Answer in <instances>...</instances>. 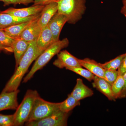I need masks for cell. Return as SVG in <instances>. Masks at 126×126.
Segmentation results:
<instances>
[{"label": "cell", "mask_w": 126, "mask_h": 126, "mask_svg": "<svg viewBox=\"0 0 126 126\" xmlns=\"http://www.w3.org/2000/svg\"><path fill=\"white\" fill-rule=\"evenodd\" d=\"M43 52L39 49L36 40L30 42L28 49L21 59L19 65L16 68L15 72L2 92H9L17 90L30 65Z\"/></svg>", "instance_id": "cell-1"}, {"label": "cell", "mask_w": 126, "mask_h": 126, "mask_svg": "<svg viewBox=\"0 0 126 126\" xmlns=\"http://www.w3.org/2000/svg\"><path fill=\"white\" fill-rule=\"evenodd\" d=\"M69 41L67 38L54 42L44 51L36 59L31 70L24 78L23 83H26L33 77L37 71L41 69L61 50L68 47Z\"/></svg>", "instance_id": "cell-2"}, {"label": "cell", "mask_w": 126, "mask_h": 126, "mask_svg": "<svg viewBox=\"0 0 126 126\" xmlns=\"http://www.w3.org/2000/svg\"><path fill=\"white\" fill-rule=\"evenodd\" d=\"M58 4V13L67 16L70 24L80 20L86 10V0H59Z\"/></svg>", "instance_id": "cell-3"}, {"label": "cell", "mask_w": 126, "mask_h": 126, "mask_svg": "<svg viewBox=\"0 0 126 126\" xmlns=\"http://www.w3.org/2000/svg\"><path fill=\"white\" fill-rule=\"evenodd\" d=\"M60 103L47 101L41 98L39 95L34 100L33 108L27 122L39 121L47 117L59 110Z\"/></svg>", "instance_id": "cell-4"}, {"label": "cell", "mask_w": 126, "mask_h": 126, "mask_svg": "<svg viewBox=\"0 0 126 126\" xmlns=\"http://www.w3.org/2000/svg\"><path fill=\"white\" fill-rule=\"evenodd\" d=\"M39 95L36 90H29L14 113V126H22L27 122L31 112L35 98Z\"/></svg>", "instance_id": "cell-5"}, {"label": "cell", "mask_w": 126, "mask_h": 126, "mask_svg": "<svg viewBox=\"0 0 126 126\" xmlns=\"http://www.w3.org/2000/svg\"><path fill=\"white\" fill-rule=\"evenodd\" d=\"M69 113L59 110L47 117L39 120L26 122L27 126H67Z\"/></svg>", "instance_id": "cell-6"}, {"label": "cell", "mask_w": 126, "mask_h": 126, "mask_svg": "<svg viewBox=\"0 0 126 126\" xmlns=\"http://www.w3.org/2000/svg\"><path fill=\"white\" fill-rule=\"evenodd\" d=\"M53 64L60 69L82 67L79 62L78 59L65 50L60 51L57 54V59L55 60Z\"/></svg>", "instance_id": "cell-7"}, {"label": "cell", "mask_w": 126, "mask_h": 126, "mask_svg": "<svg viewBox=\"0 0 126 126\" xmlns=\"http://www.w3.org/2000/svg\"><path fill=\"white\" fill-rule=\"evenodd\" d=\"M44 6L41 5H33L30 7L21 9L10 8L0 12L20 18H27L40 14Z\"/></svg>", "instance_id": "cell-8"}, {"label": "cell", "mask_w": 126, "mask_h": 126, "mask_svg": "<svg viewBox=\"0 0 126 126\" xmlns=\"http://www.w3.org/2000/svg\"><path fill=\"white\" fill-rule=\"evenodd\" d=\"M20 90L1 92L0 94V111L6 110H16L18 103L17 96Z\"/></svg>", "instance_id": "cell-9"}, {"label": "cell", "mask_w": 126, "mask_h": 126, "mask_svg": "<svg viewBox=\"0 0 126 126\" xmlns=\"http://www.w3.org/2000/svg\"><path fill=\"white\" fill-rule=\"evenodd\" d=\"M67 16L58 12L52 17L47 25L51 31L55 42L59 40V36L64 25L67 22Z\"/></svg>", "instance_id": "cell-10"}, {"label": "cell", "mask_w": 126, "mask_h": 126, "mask_svg": "<svg viewBox=\"0 0 126 126\" xmlns=\"http://www.w3.org/2000/svg\"><path fill=\"white\" fill-rule=\"evenodd\" d=\"M40 14L27 18H23L0 12V28L3 29L14 25L35 19L39 17Z\"/></svg>", "instance_id": "cell-11"}, {"label": "cell", "mask_w": 126, "mask_h": 126, "mask_svg": "<svg viewBox=\"0 0 126 126\" xmlns=\"http://www.w3.org/2000/svg\"><path fill=\"white\" fill-rule=\"evenodd\" d=\"M39 18L34 20L31 24L26 28L18 38L24 40L29 43L36 40L42 29L38 23Z\"/></svg>", "instance_id": "cell-12"}, {"label": "cell", "mask_w": 126, "mask_h": 126, "mask_svg": "<svg viewBox=\"0 0 126 126\" xmlns=\"http://www.w3.org/2000/svg\"><path fill=\"white\" fill-rule=\"evenodd\" d=\"M58 11L57 2H52L45 6L38 20L39 25L42 29L47 25Z\"/></svg>", "instance_id": "cell-13"}, {"label": "cell", "mask_w": 126, "mask_h": 126, "mask_svg": "<svg viewBox=\"0 0 126 126\" xmlns=\"http://www.w3.org/2000/svg\"><path fill=\"white\" fill-rule=\"evenodd\" d=\"M54 42L53 34L47 25L42 29L36 40L37 46L40 50L44 52Z\"/></svg>", "instance_id": "cell-14"}, {"label": "cell", "mask_w": 126, "mask_h": 126, "mask_svg": "<svg viewBox=\"0 0 126 126\" xmlns=\"http://www.w3.org/2000/svg\"><path fill=\"white\" fill-rule=\"evenodd\" d=\"M92 85L93 87L102 93L111 101L116 100L113 96L111 89V85H110L103 78L94 76Z\"/></svg>", "instance_id": "cell-15"}, {"label": "cell", "mask_w": 126, "mask_h": 126, "mask_svg": "<svg viewBox=\"0 0 126 126\" xmlns=\"http://www.w3.org/2000/svg\"><path fill=\"white\" fill-rule=\"evenodd\" d=\"M93 94V90L84 84L82 80L79 78L77 79L75 87L70 94L75 99L79 101L92 96Z\"/></svg>", "instance_id": "cell-16"}, {"label": "cell", "mask_w": 126, "mask_h": 126, "mask_svg": "<svg viewBox=\"0 0 126 126\" xmlns=\"http://www.w3.org/2000/svg\"><path fill=\"white\" fill-rule=\"evenodd\" d=\"M30 43L20 38H16L12 47L15 59L16 68L18 67L21 59L28 49Z\"/></svg>", "instance_id": "cell-17"}, {"label": "cell", "mask_w": 126, "mask_h": 126, "mask_svg": "<svg viewBox=\"0 0 126 126\" xmlns=\"http://www.w3.org/2000/svg\"><path fill=\"white\" fill-rule=\"evenodd\" d=\"M78 60L82 67L86 68L95 76L104 78L105 69L100 65V63L88 58L83 59H78Z\"/></svg>", "instance_id": "cell-18"}, {"label": "cell", "mask_w": 126, "mask_h": 126, "mask_svg": "<svg viewBox=\"0 0 126 126\" xmlns=\"http://www.w3.org/2000/svg\"><path fill=\"white\" fill-rule=\"evenodd\" d=\"M35 19L14 25L5 28L3 30L10 36L14 38H18L22 32Z\"/></svg>", "instance_id": "cell-19"}, {"label": "cell", "mask_w": 126, "mask_h": 126, "mask_svg": "<svg viewBox=\"0 0 126 126\" xmlns=\"http://www.w3.org/2000/svg\"><path fill=\"white\" fill-rule=\"evenodd\" d=\"M80 101H78L70 94H68L67 98L60 102L59 109L63 112L69 113L77 106H79Z\"/></svg>", "instance_id": "cell-20"}, {"label": "cell", "mask_w": 126, "mask_h": 126, "mask_svg": "<svg viewBox=\"0 0 126 126\" xmlns=\"http://www.w3.org/2000/svg\"><path fill=\"white\" fill-rule=\"evenodd\" d=\"M126 56V53L118 56L115 58L104 63H100L104 69L116 70L121 66L123 60Z\"/></svg>", "instance_id": "cell-21"}, {"label": "cell", "mask_w": 126, "mask_h": 126, "mask_svg": "<svg viewBox=\"0 0 126 126\" xmlns=\"http://www.w3.org/2000/svg\"><path fill=\"white\" fill-rule=\"evenodd\" d=\"M124 83L123 75H119L116 80L111 85L113 94L115 99L119 98L124 87Z\"/></svg>", "instance_id": "cell-22"}, {"label": "cell", "mask_w": 126, "mask_h": 126, "mask_svg": "<svg viewBox=\"0 0 126 126\" xmlns=\"http://www.w3.org/2000/svg\"><path fill=\"white\" fill-rule=\"evenodd\" d=\"M66 69L76 73L77 74L85 78L89 81H91L93 80L95 76L89 70L83 68L82 67H70L66 68Z\"/></svg>", "instance_id": "cell-23"}, {"label": "cell", "mask_w": 126, "mask_h": 126, "mask_svg": "<svg viewBox=\"0 0 126 126\" xmlns=\"http://www.w3.org/2000/svg\"><path fill=\"white\" fill-rule=\"evenodd\" d=\"M16 38L10 36L3 29L0 30V44H1L12 48Z\"/></svg>", "instance_id": "cell-24"}, {"label": "cell", "mask_w": 126, "mask_h": 126, "mask_svg": "<svg viewBox=\"0 0 126 126\" xmlns=\"http://www.w3.org/2000/svg\"><path fill=\"white\" fill-rule=\"evenodd\" d=\"M118 75V71L116 70L105 69L104 79L112 85L117 78Z\"/></svg>", "instance_id": "cell-25"}, {"label": "cell", "mask_w": 126, "mask_h": 126, "mask_svg": "<svg viewBox=\"0 0 126 126\" xmlns=\"http://www.w3.org/2000/svg\"><path fill=\"white\" fill-rule=\"evenodd\" d=\"M15 116L0 114V126H14Z\"/></svg>", "instance_id": "cell-26"}, {"label": "cell", "mask_w": 126, "mask_h": 126, "mask_svg": "<svg viewBox=\"0 0 126 126\" xmlns=\"http://www.w3.org/2000/svg\"><path fill=\"white\" fill-rule=\"evenodd\" d=\"M34 0H0V1L4 2V6L11 4H24L27 5L30 3L33 2Z\"/></svg>", "instance_id": "cell-27"}, {"label": "cell", "mask_w": 126, "mask_h": 126, "mask_svg": "<svg viewBox=\"0 0 126 126\" xmlns=\"http://www.w3.org/2000/svg\"><path fill=\"white\" fill-rule=\"evenodd\" d=\"M59 0H34L33 5H41L45 6L52 2H59Z\"/></svg>", "instance_id": "cell-28"}, {"label": "cell", "mask_w": 126, "mask_h": 126, "mask_svg": "<svg viewBox=\"0 0 126 126\" xmlns=\"http://www.w3.org/2000/svg\"><path fill=\"white\" fill-rule=\"evenodd\" d=\"M118 75H123L126 72V56L124 58L121 66L118 68Z\"/></svg>", "instance_id": "cell-29"}, {"label": "cell", "mask_w": 126, "mask_h": 126, "mask_svg": "<svg viewBox=\"0 0 126 126\" xmlns=\"http://www.w3.org/2000/svg\"><path fill=\"white\" fill-rule=\"evenodd\" d=\"M124 79V86L119 98H123L126 97V72L123 75Z\"/></svg>", "instance_id": "cell-30"}, {"label": "cell", "mask_w": 126, "mask_h": 126, "mask_svg": "<svg viewBox=\"0 0 126 126\" xmlns=\"http://www.w3.org/2000/svg\"><path fill=\"white\" fill-rule=\"evenodd\" d=\"M0 50H4L6 52H13V49L12 47L5 46L0 44Z\"/></svg>", "instance_id": "cell-31"}, {"label": "cell", "mask_w": 126, "mask_h": 126, "mask_svg": "<svg viewBox=\"0 0 126 126\" xmlns=\"http://www.w3.org/2000/svg\"><path fill=\"white\" fill-rule=\"evenodd\" d=\"M123 6L121 10V12L126 17V0H123Z\"/></svg>", "instance_id": "cell-32"}, {"label": "cell", "mask_w": 126, "mask_h": 126, "mask_svg": "<svg viewBox=\"0 0 126 126\" xmlns=\"http://www.w3.org/2000/svg\"><path fill=\"white\" fill-rule=\"evenodd\" d=\"M0 30H2V29H1V28H0Z\"/></svg>", "instance_id": "cell-33"}, {"label": "cell", "mask_w": 126, "mask_h": 126, "mask_svg": "<svg viewBox=\"0 0 126 126\" xmlns=\"http://www.w3.org/2000/svg\"><path fill=\"white\" fill-rule=\"evenodd\" d=\"M1 51V50H0V51Z\"/></svg>", "instance_id": "cell-34"}, {"label": "cell", "mask_w": 126, "mask_h": 126, "mask_svg": "<svg viewBox=\"0 0 126 126\" xmlns=\"http://www.w3.org/2000/svg\"></svg>", "instance_id": "cell-35"}]
</instances>
